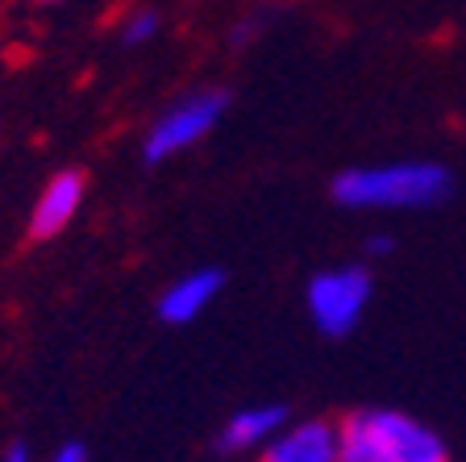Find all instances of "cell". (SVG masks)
Wrapping results in <instances>:
<instances>
[{
  "label": "cell",
  "instance_id": "3957f363",
  "mask_svg": "<svg viewBox=\"0 0 466 462\" xmlns=\"http://www.w3.org/2000/svg\"><path fill=\"white\" fill-rule=\"evenodd\" d=\"M370 288H375V283H370V271L359 267V262L317 271L309 280V288H304V304H309L312 325L325 337L354 334V325H359L362 313H367Z\"/></svg>",
  "mask_w": 466,
  "mask_h": 462
},
{
  "label": "cell",
  "instance_id": "277c9868",
  "mask_svg": "<svg viewBox=\"0 0 466 462\" xmlns=\"http://www.w3.org/2000/svg\"><path fill=\"white\" fill-rule=\"evenodd\" d=\"M370 421L396 462H450L446 442L417 416L396 413V408H370Z\"/></svg>",
  "mask_w": 466,
  "mask_h": 462
},
{
  "label": "cell",
  "instance_id": "6da1fadb",
  "mask_svg": "<svg viewBox=\"0 0 466 462\" xmlns=\"http://www.w3.org/2000/svg\"><path fill=\"white\" fill-rule=\"evenodd\" d=\"M329 192L341 209H433L450 200L454 175L441 163L350 167L333 180Z\"/></svg>",
  "mask_w": 466,
  "mask_h": 462
},
{
  "label": "cell",
  "instance_id": "4fadbf2b",
  "mask_svg": "<svg viewBox=\"0 0 466 462\" xmlns=\"http://www.w3.org/2000/svg\"><path fill=\"white\" fill-rule=\"evenodd\" d=\"M258 21H262V17H246V21H242V26L233 29V38H229V42H233V46H246V42H250V38H254V34H258Z\"/></svg>",
  "mask_w": 466,
  "mask_h": 462
},
{
  "label": "cell",
  "instance_id": "ba28073f",
  "mask_svg": "<svg viewBox=\"0 0 466 462\" xmlns=\"http://www.w3.org/2000/svg\"><path fill=\"white\" fill-rule=\"evenodd\" d=\"M288 425V408L283 405H254L242 408L225 421V429L217 434V450L221 454H250L267 450L279 437V429Z\"/></svg>",
  "mask_w": 466,
  "mask_h": 462
},
{
  "label": "cell",
  "instance_id": "5bb4252c",
  "mask_svg": "<svg viewBox=\"0 0 466 462\" xmlns=\"http://www.w3.org/2000/svg\"><path fill=\"white\" fill-rule=\"evenodd\" d=\"M0 462H29V450L25 446H9V450L0 454Z\"/></svg>",
  "mask_w": 466,
  "mask_h": 462
},
{
  "label": "cell",
  "instance_id": "9c48e42d",
  "mask_svg": "<svg viewBox=\"0 0 466 462\" xmlns=\"http://www.w3.org/2000/svg\"><path fill=\"white\" fill-rule=\"evenodd\" d=\"M338 462H396L370 421V408H359L346 421H338Z\"/></svg>",
  "mask_w": 466,
  "mask_h": 462
},
{
  "label": "cell",
  "instance_id": "9a60e30c",
  "mask_svg": "<svg viewBox=\"0 0 466 462\" xmlns=\"http://www.w3.org/2000/svg\"><path fill=\"white\" fill-rule=\"evenodd\" d=\"M42 5H58V0H42Z\"/></svg>",
  "mask_w": 466,
  "mask_h": 462
},
{
  "label": "cell",
  "instance_id": "7a4b0ae2",
  "mask_svg": "<svg viewBox=\"0 0 466 462\" xmlns=\"http://www.w3.org/2000/svg\"><path fill=\"white\" fill-rule=\"evenodd\" d=\"M229 108V92L225 87H200V92H187L179 105H171L155 126L146 129L142 138V159L150 167L167 163L175 154H184L187 146L204 142V138L217 129V121Z\"/></svg>",
  "mask_w": 466,
  "mask_h": 462
},
{
  "label": "cell",
  "instance_id": "8992f818",
  "mask_svg": "<svg viewBox=\"0 0 466 462\" xmlns=\"http://www.w3.org/2000/svg\"><path fill=\"white\" fill-rule=\"evenodd\" d=\"M221 288H225L221 267L187 271V275H179V280L158 296V321H167V325H192L204 308L221 296Z\"/></svg>",
  "mask_w": 466,
  "mask_h": 462
},
{
  "label": "cell",
  "instance_id": "52a82bcc",
  "mask_svg": "<svg viewBox=\"0 0 466 462\" xmlns=\"http://www.w3.org/2000/svg\"><path fill=\"white\" fill-rule=\"evenodd\" d=\"M262 462H338V425L333 421H300V425H283Z\"/></svg>",
  "mask_w": 466,
  "mask_h": 462
},
{
  "label": "cell",
  "instance_id": "8fae6325",
  "mask_svg": "<svg viewBox=\"0 0 466 462\" xmlns=\"http://www.w3.org/2000/svg\"><path fill=\"white\" fill-rule=\"evenodd\" d=\"M362 251H367V259H388V254L396 251V238H388V233H370V238L362 241Z\"/></svg>",
  "mask_w": 466,
  "mask_h": 462
},
{
  "label": "cell",
  "instance_id": "7c38bea8",
  "mask_svg": "<svg viewBox=\"0 0 466 462\" xmlns=\"http://www.w3.org/2000/svg\"><path fill=\"white\" fill-rule=\"evenodd\" d=\"M50 462H87V450L79 442H67V446H58Z\"/></svg>",
  "mask_w": 466,
  "mask_h": 462
},
{
  "label": "cell",
  "instance_id": "30bf717a",
  "mask_svg": "<svg viewBox=\"0 0 466 462\" xmlns=\"http://www.w3.org/2000/svg\"><path fill=\"white\" fill-rule=\"evenodd\" d=\"M158 13L150 9V5H137L134 13H126V21H121V42L126 46H142V42H150L158 34Z\"/></svg>",
  "mask_w": 466,
  "mask_h": 462
},
{
  "label": "cell",
  "instance_id": "5b68a950",
  "mask_svg": "<svg viewBox=\"0 0 466 462\" xmlns=\"http://www.w3.org/2000/svg\"><path fill=\"white\" fill-rule=\"evenodd\" d=\"M87 196V180L84 171H58L50 175V183L42 188L38 204L29 212V241H50L55 233H63L76 221L79 204Z\"/></svg>",
  "mask_w": 466,
  "mask_h": 462
}]
</instances>
